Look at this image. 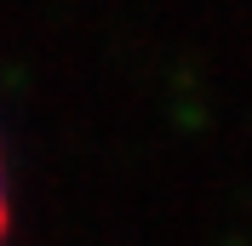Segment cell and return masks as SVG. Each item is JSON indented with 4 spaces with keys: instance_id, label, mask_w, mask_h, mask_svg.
Wrapping results in <instances>:
<instances>
[{
    "instance_id": "obj_1",
    "label": "cell",
    "mask_w": 252,
    "mask_h": 246,
    "mask_svg": "<svg viewBox=\"0 0 252 246\" xmlns=\"http://www.w3.org/2000/svg\"><path fill=\"white\" fill-rule=\"evenodd\" d=\"M0 235H6V195H0Z\"/></svg>"
}]
</instances>
